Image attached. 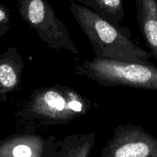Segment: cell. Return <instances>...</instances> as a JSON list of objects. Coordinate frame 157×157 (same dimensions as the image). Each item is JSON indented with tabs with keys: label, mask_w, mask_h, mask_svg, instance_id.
<instances>
[{
	"label": "cell",
	"mask_w": 157,
	"mask_h": 157,
	"mask_svg": "<svg viewBox=\"0 0 157 157\" xmlns=\"http://www.w3.org/2000/svg\"><path fill=\"white\" fill-rule=\"evenodd\" d=\"M136 20L151 56L157 60V0H135Z\"/></svg>",
	"instance_id": "obj_9"
},
{
	"label": "cell",
	"mask_w": 157,
	"mask_h": 157,
	"mask_svg": "<svg viewBox=\"0 0 157 157\" xmlns=\"http://www.w3.org/2000/svg\"><path fill=\"white\" fill-rule=\"evenodd\" d=\"M20 16L36 32L38 38L52 50L69 51L78 54L67 28L56 16L55 10L46 0H18Z\"/></svg>",
	"instance_id": "obj_4"
},
{
	"label": "cell",
	"mask_w": 157,
	"mask_h": 157,
	"mask_svg": "<svg viewBox=\"0 0 157 157\" xmlns=\"http://www.w3.org/2000/svg\"><path fill=\"white\" fill-rule=\"evenodd\" d=\"M10 29H11L10 25L0 24V38H1L2 36H3L5 34L7 33Z\"/></svg>",
	"instance_id": "obj_12"
},
{
	"label": "cell",
	"mask_w": 157,
	"mask_h": 157,
	"mask_svg": "<svg viewBox=\"0 0 157 157\" xmlns=\"http://www.w3.org/2000/svg\"><path fill=\"white\" fill-rule=\"evenodd\" d=\"M99 157H157V138L139 125L117 126Z\"/></svg>",
	"instance_id": "obj_5"
},
{
	"label": "cell",
	"mask_w": 157,
	"mask_h": 157,
	"mask_svg": "<svg viewBox=\"0 0 157 157\" xmlns=\"http://www.w3.org/2000/svg\"><path fill=\"white\" fill-rule=\"evenodd\" d=\"M10 12L9 9L0 4V24L9 25L10 23Z\"/></svg>",
	"instance_id": "obj_11"
},
{
	"label": "cell",
	"mask_w": 157,
	"mask_h": 157,
	"mask_svg": "<svg viewBox=\"0 0 157 157\" xmlns=\"http://www.w3.org/2000/svg\"><path fill=\"white\" fill-rule=\"evenodd\" d=\"M78 76L103 87H123L157 91V67L139 63L97 58L85 59L75 67Z\"/></svg>",
	"instance_id": "obj_3"
},
{
	"label": "cell",
	"mask_w": 157,
	"mask_h": 157,
	"mask_svg": "<svg viewBox=\"0 0 157 157\" xmlns=\"http://www.w3.org/2000/svg\"><path fill=\"white\" fill-rule=\"evenodd\" d=\"M69 2H78L85 7L91 9L114 25L116 27H121V22L125 16L123 0H67Z\"/></svg>",
	"instance_id": "obj_10"
},
{
	"label": "cell",
	"mask_w": 157,
	"mask_h": 157,
	"mask_svg": "<svg viewBox=\"0 0 157 157\" xmlns=\"http://www.w3.org/2000/svg\"><path fill=\"white\" fill-rule=\"evenodd\" d=\"M96 103L74 88L54 84L34 90L14 111L18 133H36L57 125H67L87 114Z\"/></svg>",
	"instance_id": "obj_1"
},
{
	"label": "cell",
	"mask_w": 157,
	"mask_h": 157,
	"mask_svg": "<svg viewBox=\"0 0 157 157\" xmlns=\"http://www.w3.org/2000/svg\"><path fill=\"white\" fill-rule=\"evenodd\" d=\"M96 133H72L58 139L50 135L45 139L42 157H89Z\"/></svg>",
	"instance_id": "obj_6"
},
{
	"label": "cell",
	"mask_w": 157,
	"mask_h": 157,
	"mask_svg": "<svg viewBox=\"0 0 157 157\" xmlns=\"http://www.w3.org/2000/svg\"><path fill=\"white\" fill-rule=\"evenodd\" d=\"M23 56L15 47H9L0 55V103L8 101L11 94L22 90L24 70Z\"/></svg>",
	"instance_id": "obj_7"
},
{
	"label": "cell",
	"mask_w": 157,
	"mask_h": 157,
	"mask_svg": "<svg viewBox=\"0 0 157 157\" xmlns=\"http://www.w3.org/2000/svg\"><path fill=\"white\" fill-rule=\"evenodd\" d=\"M44 144L37 133L11 135L0 140V157H42Z\"/></svg>",
	"instance_id": "obj_8"
},
{
	"label": "cell",
	"mask_w": 157,
	"mask_h": 157,
	"mask_svg": "<svg viewBox=\"0 0 157 157\" xmlns=\"http://www.w3.org/2000/svg\"><path fill=\"white\" fill-rule=\"evenodd\" d=\"M70 11L82 32L89 39L95 58L149 63V52L137 45L125 26L116 27L91 9L75 2Z\"/></svg>",
	"instance_id": "obj_2"
}]
</instances>
